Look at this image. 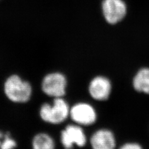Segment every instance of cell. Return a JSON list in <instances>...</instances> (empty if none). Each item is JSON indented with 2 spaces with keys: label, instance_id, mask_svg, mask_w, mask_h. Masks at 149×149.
I'll return each mask as SVG.
<instances>
[{
  "label": "cell",
  "instance_id": "7",
  "mask_svg": "<svg viewBox=\"0 0 149 149\" xmlns=\"http://www.w3.org/2000/svg\"><path fill=\"white\" fill-rule=\"evenodd\" d=\"M111 90V83L108 79L97 77L91 81L89 91L93 98L97 100H106L108 98Z\"/></svg>",
  "mask_w": 149,
  "mask_h": 149
},
{
  "label": "cell",
  "instance_id": "12",
  "mask_svg": "<svg viewBox=\"0 0 149 149\" xmlns=\"http://www.w3.org/2000/svg\"><path fill=\"white\" fill-rule=\"evenodd\" d=\"M120 149H142V148L137 143H126L121 147Z\"/></svg>",
  "mask_w": 149,
  "mask_h": 149
},
{
  "label": "cell",
  "instance_id": "4",
  "mask_svg": "<svg viewBox=\"0 0 149 149\" xmlns=\"http://www.w3.org/2000/svg\"><path fill=\"white\" fill-rule=\"evenodd\" d=\"M103 15L111 24H117L126 15L127 8L123 0H104L102 4Z\"/></svg>",
  "mask_w": 149,
  "mask_h": 149
},
{
  "label": "cell",
  "instance_id": "5",
  "mask_svg": "<svg viewBox=\"0 0 149 149\" xmlns=\"http://www.w3.org/2000/svg\"><path fill=\"white\" fill-rule=\"evenodd\" d=\"M61 141L66 149H71L74 144L83 147L86 143V137L81 128L77 125H68L62 132Z\"/></svg>",
  "mask_w": 149,
  "mask_h": 149
},
{
  "label": "cell",
  "instance_id": "3",
  "mask_svg": "<svg viewBox=\"0 0 149 149\" xmlns=\"http://www.w3.org/2000/svg\"><path fill=\"white\" fill-rule=\"evenodd\" d=\"M67 81L62 74L52 73L46 75L42 82V90L49 96L61 97L65 93Z\"/></svg>",
  "mask_w": 149,
  "mask_h": 149
},
{
  "label": "cell",
  "instance_id": "11",
  "mask_svg": "<svg viewBox=\"0 0 149 149\" xmlns=\"http://www.w3.org/2000/svg\"><path fill=\"white\" fill-rule=\"evenodd\" d=\"M16 147L17 142L11 137L10 134H4L3 140L0 145V149H15Z\"/></svg>",
  "mask_w": 149,
  "mask_h": 149
},
{
  "label": "cell",
  "instance_id": "13",
  "mask_svg": "<svg viewBox=\"0 0 149 149\" xmlns=\"http://www.w3.org/2000/svg\"><path fill=\"white\" fill-rule=\"evenodd\" d=\"M4 134L3 132H0V145H1V139H3V138L4 137Z\"/></svg>",
  "mask_w": 149,
  "mask_h": 149
},
{
  "label": "cell",
  "instance_id": "10",
  "mask_svg": "<svg viewBox=\"0 0 149 149\" xmlns=\"http://www.w3.org/2000/svg\"><path fill=\"white\" fill-rule=\"evenodd\" d=\"M32 149H54L55 144L52 138L48 134L40 133L32 140Z\"/></svg>",
  "mask_w": 149,
  "mask_h": 149
},
{
  "label": "cell",
  "instance_id": "1",
  "mask_svg": "<svg viewBox=\"0 0 149 149\" xmlns=\"http://www.w3.org/2000/svg\"><path fill=\"white\" fill-rule=\"evenodd\" d=\"M3 90L7 98L15 103H25L29 101L32 93L30 83L16 74L6 79Z\"/></svg>",
  "mask_w": 149,
  "mask_h": 149
},
{
  "label": "cell",
  "instance_id": "2",
  "mask_svg": "<svg viewBox=\"0 0 149 149\" xmlns=\"http://www.w3.org/2000/svg\"><path fill=\"white\" fill-rule=\"evenodd\" d=\"M69 113L67 102L61 97H55L52 104L45 103L41 106L40 116L45 122L55 124L64 121Z\"/></svg>",
  "mask_w": 149,
  "mask_h": 149
},
{
  "label": "cell",
  "instance_id": "8",
  "mask_svg": "<svg viewBox=\"0 0 149 149\" xmlns=\"http://www.w3.org/2000/svg\"><path fill=\"white\" fill-rule=\"evenodd\" d=\"M93 149H114L113 134L108 130H100L93 134L91 140Z\"/></svg>",
  "mask_w": 149,
  "mask_h": 149
},
{
  "label": "cell",
  "instance_id": "9",
  "mask_svg": "<svg viewBox=\"0 0 149 149\" xmlns=\"http://www.w3.org/2000/svg\"><path fill=\"white\" fill-rule=\"evenodd\" d=\"M135 89L149 94V68H143L136 74L133 82Z\"/></svg>",
  "mask_w": 149,
  "mask_h": 149
},
{
  "label": "cell",
  "instance_id": "6",
  "mask_svg": "<svg viewBox=\"0 0 149 149\" xmlns=\"http://www.w3.org/2000/svg\"><path fill=\"white\" fill-rule=\"evenodd\" d=\"M71 118L74 122L82 125H90L94 123L96 114L92 106L86 103L74 105L70 111Z\"/></svg>",
  "mask_w": 149,
  "mask_h": 149
}]
</instances>
